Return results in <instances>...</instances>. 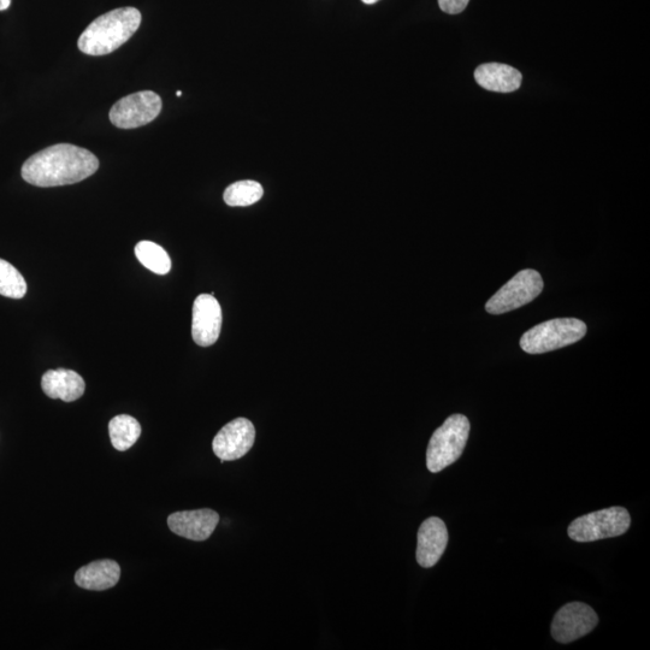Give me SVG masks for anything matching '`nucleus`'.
Returning <instances> with one entry per match:
<instances>
[{
    "mask_svg": "<svg viewBox=\"0 0 650 650\" xmlns=\"http://www.w3.org/2000/svg\"><path fill=\"white\" fill-rule=\"evenodd\" d=\"M448 545V530L443 520L431 517L418 530L416 558L424 569H430L439 563Z\"/></svg>",
    "mask_w": 650,
    "mask_h": 650,
    "instance_id": "obj_12",
    "label": "nucleus"
},
{
    "mask_svg": "<svg viewBox=\"0 0 650 650\" xmlns=\"http://www.w3.org/2000/svg\"><path fill=\"white\" fill-rule=\"evenodd\" d=\"M41 388L47 397L73 403L84 395L86 383L78 372L67 369L46 371L41 378Z\"/></svg>",
    "mask_w": 650,
    "mask_h": 650,
    "instance_id": "obj_13",
    "label": "nucleus"
},
{
    "mask_svg": "<svg viewBox=\"0 0 650 650\" xmlns=\"http://www.w3.org/2000/svg\"><path fill=\"white\" fill-rule=\"evenodd\" d=\"M222 309L214 295L200 294L193 304L192 336L195 344L210 347L220 338Z\"/></svg>",
    "mask_w": 650,
    "mask_h": 650,
    "instance_id": "obj_10",
    "label": "nucleus"
},
{
    "mask_svg": "<svg viewBox=\"0 0 650 650\" xmlns=\"http://www.w3.org/2000/svg\"><path fill=\"white\" fill-rule=\"evenodd\" d=\"M109 434L112 446L117 451L126 452L140 439L141 425L132 416H116L109 423Z\"/></svg>",
    "mask_w": 650,
    "mask_h": 650,
    "instance_id": "obj_16",
    "label": "nucleus"
},
{
    "mask_svg": "<svg viewBox=\"0 0 650 650\" xmlns=\"http://www.w3.org/2000/svg\"><path fill=\"white\" fill-rule=\"evenodd\" d=\"M264 194L260 183L251 180L238 181L227 187L223 199L227 205L238 208V206H250L259 202Z\"/></svg>",
    "mask_w": 650,
    "mask_h": 650,
    "instance_id": "obj_18",
    "label": "nucleus"
},
{
    "mask_svg": "<svg viewBox=\"0 0 650 650\" xmlns=\"http://www.w3.org/2000/svg\"><path fill=\"white\" fill-rule=\"evenodd\" d=\"M135 256L146 269L157 275H167L171 270V259L162 246L152 241H140L135 246Z\"/></svg>",
    "mask_w": 650,
    "mask_h": 650,
    "instance_id": "obj_17",
    "label": "nucleus"
},
{
    "mask_svg": "<svg viewBox=\"0 0 650 650\" xmlns=\"http://www.w3.org/2000/svg\"><path fill=\"white\" fill-rule=\"evenodd\" d=\"M161 111V97L152 91H141L118 100L109 117L117 128L134 129L155 121Z\"/></svg>",
    "mask_w": 650,
    "mask_h": 650,
    "instance_id": "obj_7",
    "label": "nucleus"
},
{
    "mask_svg": "<svg viewBox=\"0 0 650 650\" xmlns=\"http://www.w3.org/2000/svg\"><path fill=\"white\" fill-rule=\"evenodd\" d=\"M140 11L135 8H120L110 11L94 20L80 35L78 46L82 53L90 56H105L120 49L138 31Z\"/></svg>",
    "mask_w": 650,
    "mask_h": 650,
    "instance_id": "obj_2",
    "label": "nucleus"
},
{
    "mask_svg": "<svg viewBox=\"0 0 650 650\" xmlns=\"http://www.w3.org/2000/svg\"><path fill=\"white\" fill-rule=\"evenodd\" d=\"M99 168V161L91 151L70 144L47 147L27 159L22 177L37 187L74 185L88 179Z\"/></svg>",
    "mask_w": 650,
    "mask_h": 650,
    "instance_id": "obj_1",
    "label": "nucleus"
},
{
    "mask_svg": "<svg viewBox=\"0 0 650 650\" xmlns=\"http://www.w3.org/2000/svg\"><path fill=\"white\" fill-rule=\"evenodd\" d=\"M475 80L488 91L511 93L522 85L523 76L519 70L500 63L482 64L476 69Z\"/></svg>",
    "mask_w": 650,
    "mask_h": 650,
    "instance_id": "obj_15",
    "label": "nucleus"
},
{
    "mask_svg": "<svg viewBox=\"0 0 650 650\" xmlns=\"http://www.w3.org/2000/svg\"><path fill=\"white\" fill-rule=\"evenodd\" d=\"M470 435V422L464 415L448 417L431 436L427 451V466L437 474L462 457Z\"/></svg>",
    "mask_w": 650,
    "mask_h": 650,
    "instance_id": "obj_3",
    "label": "nucleus"
},
{
    "mask_svg": "<svg viewBox=\"0 0 650 650\" xmlns=\"http://www.w3.org/2000/svg\"><path fill=\"white\" fill-rule=\"evenodd\" d=\"M469 2L470 0H439V5L443 13L457 15L463 13Z\"/></svg>",
    "mask_w": 650,
    "mask_h": 650,
    "instance_id": "obj_20",
    "label": "nucleus"
},
{
    "mask_svg": "<svg viewBox=\"0 0 650 650\" xmlns=\"http://www.w3.org/2000/svg\"><path fill=\"white\" fill-rule=\"evenodd\" d=\"M11 0H0V11H5L10 8Z\"/></svg>",
    "mask_w": 650,
    "mask_h": 650,
    "instance_id": "obj_21",
    "label": "nucleus"
},
{
    "mask_svg": "<svg viewBox=\"0 0 650 650\" xmlns=\"http://www.w3.org/2000/svg\"><path fill=\"white\" fill-rule=\"evenodd\" d=\"M176 96H177V97H181V96H182V92H181V91H177Z\"/></svg>",
    "mask_w": 650,
    "mask_h": 650,
    "instance_id": "obj_23",
    "label": "nucleus"
},
{
    "mask_svg": "<svg viewBox=\"0 0 650 650\" xmlns=\"http://www.w3.org/2000/svg\"><path fill=\"white\" fill-rule=\"evenodd\" d=\"M256 440V429L246 418H236L224 425L212 442V449L224 462L238 460L251 451Z\"/></svg>",
    "mask_w": 650,
    "mask_h": 650,
    "instance_id": "obj_9",
    "label": "nucleus"
},
{
    "mask_svg": "<svg viewBox=\"0 0 650 650\" xmlns=\"http://www.w3.org/2000/svg\"><path fill=\"white\" fill-rule=\"evenodd\" d=\"M120 578L121 567L114 560L93 561L75 573V583L82 589L94 592L114 588Z\"/></svg>",
    "mask_w": 650,
    "mask_h": 650,
    "instance_id": "obj_14",
    "label": "nucleus"
},
{
    "mask_svg": "<svg viewBox=\"0 0 650 650\" xmlns=\"http://www.w3.org/2000/svg\"><path fill=\"white\" fill-rule=\"evenodd\" d=\"M630 513L624 507H610L579 517L570 524L567 534L576 542H594L628 533Z\"/></svg>",
    "mask_w": 650,
    "mask_h": 650,
    "instance_id": "obj_5",
    "label": "nucleus"
},
{
    "mask_svg": "<svg viewBox=\"0 0 650 650\" xmlns=\"http://www.w3.org/2000/svg\"><path fill=\"white\" fill-rule=\"evenodd\" d=\"M587 325L577 318H557L535 325L520 339V347L529 354H542L570 346L584 338Z\"/></svg>",
    "mask_w": 650,
    "mask_h": 650,
    "instance_id": "obj_4",
    "label": "nucleus"
},
{
    "mask_svg": "<svg viewBox=\"0 0 650 650\" xmlns=\"http://www.w3.org/2000/svg\"><path fill=\"white\" fill-rule=\"evenodd\" d=\"M362 2H363L364 4L371 5V4H375V3H377V2H380V0H362Z\"/></svg>",
    "mask_w": 650,
    "mask_h": 650,
    "instance_id": "obj_22",
    "label": "nucleus"
},
{
    "mask_svg": "<svg viewBox=\"0 0 650 650\" xmlns=\"http://www.w3.org/2000/svg\"><path fill=\"white\" fill-rule=\"evenodd\" d=\"M543 286L540 273L533 269L522 270L488 300L486 310L490 315L517 310L539 297Z\"/></svg>",
    "mask_w": 650,
    "mask_h": 650,
    "instance_id": "obj_6",
    "label": "nucleus"
},
{
    "mask_svg": "<svg viewBox=\"0 0 650 650\" xmlns=\"http://www.w3.org/2000/svg\"><path fill=\"white\" fill-rule=\"evenodd\" d=\"M26 293L25 277L14 265L0 258V295L11 299H22Z\"/></svg>",
    "mask_w": 650,
    "mask_h": 650,
    "instance_id": "obj_19",
    "label": "nucleus"
},
{
    "mask_svg": "<svg viewBox=\"0 0 650 650\" xmlns=\"http://www.w3.org/2000/svg\"><path fill=\"white\" fill-rule=\"evenodd\" d=\"M599 623L598 614L592 607L582 602H571L555 614L552 623V636L559 643L579 640L595 629Z\"/></svg>",
    "mask_w": 650,
    "mask_h": 650,
    "instance_id": "obj_8",
    "label": "nucleus"
},
{
    "mask_svg": "<svg viewBox=\"0 0 650 650\" xmlns=\"http://www.w3.org/2000/svg\"><path fill=\"white\" fill-rule=\"evenodd\" d=\"M220 523V516L210 508L182 511L170 514L168 525L174 534L187 540L202 542L208 540Z\"/></svg>",
    "mask_w": 650,
    "mask_h": 650,
    "instance_id": "obj_11",
    "label": "nucleus"
}]
</instances>
